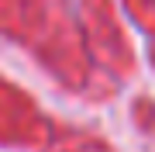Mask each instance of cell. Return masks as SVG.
<instances>
[{
    "instance_id": "1",
    "label": "cell",
    "mask_w": 155,
    "mask_h": 152,
    "mask_svg": "<svg viewBox=\"0 0 155 152\" xmlns=\"http://www.w3.org/2000/svg\"><path fill=\"white\" fill-rule=\"evenodd\" d=\"M0 35L31 49L66 90H90L93 59L69 0H0Z\"/></svg>"
},
{
    "instance_id": "2",
    "label": "cell",
    "mask_w": 155,
    "mask_h": 152,
    "mask_svg": "<svg viewBox=\"0 0 155 152\" xmlns=\"http://www.w3.org/2000/svg\"><path fill=\"white\" fill-rule=\"evenodd\" d=\"M79 24H83L90 59L97 66H104L110 76L124 79L134 69V59H131V45H127L121 24H117L114 4L110 0H83L79 4Z\"/></svg>"
},
{
    "instance_id": "3",
    "label": "cell",
    "mask_w": 155,
    "mask_h": 152,
    "mask_svg": "<svg viewBox=\"0 0 155 152\" xmlns=\"http://www.w3.org/2000/svg\"><path fill=\"white\" fill-rule=\"evenodd\" d=\"M0 142L14 149H31L48 142V121L21 86L0 76Z\"/></svg>"
},
{
    "instance_id": "4",
    "label": "cell",
    "mask_w": 155,
    "mask_h": 152,
    "mask_svg": "<svg viewBox=\"0 0 155 152\" xmlns=\"http://www.w3.org/2000/svg\"><path fill=\"white\" fill-rule=\"evenodd\" d=\"M45 152H114L100 135H86V131H59L55 138H48Z\"/></svg>"
},
{
    "instance_id": "5",
    "label": "cell",
    "mask_w": 155,
    "mask_h": 152,
    "mask_svg": "<svg viewBox=\"0 0 155 152\" xmlns=\"http://www.w3.org/2000/svg\"><path fill=\"white\" fill-rule=\"evenodd\" d=\"M124 4L131 11V17L145 28V35L152 42V56H155V0H124Z\"/></svg>"
},
{
    "instance_id": "6",
    "label": "cell",
    "mask_w": 155,
    "mask_h": 152,
    "mask_svg": "<svg viewBox=\"0 0 155 152\" xmlns=\"http://www.w3.org/2000/svg\"><path fill=\"white\" fill-rule=\"evenodd\" d=\"M134 121H138L145 131H155V104L152 100H138L134 104Z\"/></svg>"
}]
</instances>
